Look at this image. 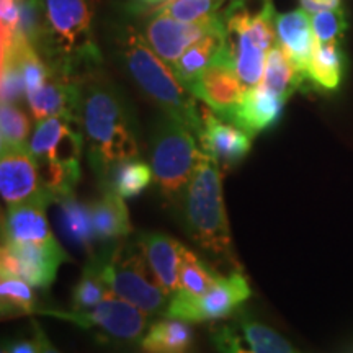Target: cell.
<instances>
[{
	"mask_svg": "<svg viewBox=\"0 0 353 353\" xmlns=\"http://www.w3.org/2000/svg\"><path fill=\"white\" fill-rule=\"evenodd\" d=\"M51 201L46 193H39L32 200L8 205L2 219V244H46L56 241L46 221V208Z\"/></svg>",
	"mask_w": 353,
	"mask_h": 353,
	"instance_id": "cell-17",
	"label": "cell"
},
{
	"mask_svg": "<svg viewBox=\"0 0 353 353\" xmlns=\"http://www.w3.org/2000/svg\"><path fill=\"white\" fill-rule=\"evenodd\" d=\"M188 90L196 99L203 100V103L213 110L218 117L232 123L247 88L237 74L236 61L228 43H224L223 50L216 54Z\"/></svg>",
	"mask_w": 353,
	"mask_h": 353,
	"instance_id": "cell-10",
	"label": "cell"
},
{
	"mask_svg": "<svg viewBox=\"0 0 353 353\" xmlns=\"http://www.w3.org/2000/svg\"><path fill=\"white\" fill-rule=\"evenodd\" d=\"M30 134V118L23 110L12 103H2L0 108V141L2 151L26 145Z\"/></svg>",
	"mask_w": 353,
	"mask_h": 353,
	"instance_id": "cell-32",
	"label": "cell"
},
{
	"mask_svg": "<svg viewBox=\"0 0 353 353\" xmlns=\"http://www.w3.org/2000/svg\"><path fill=\"white\" fill-rule=\"evenodd\" d=\"M301 6L309 15H312V13L341 7V0H301Z\"/></svg>",
	"mask_w": 353,
	"mask_h": 353,
	"instance_id": "cell-38",
	"label": "cell"
},
{
	"mask_svg": "<svg viewBox=\"0 0 353 353\" xmlns=\"http://www.w3.org/2000/svg\"><path fill=\"white\" fill-rule=\"evenodd\" d=\"M219 275L208 265H205L195 254L185 247L182 265L179 273V290L190 296H203V294L218 281Z\"/></svg>",
	"mask_w": 353,
	"mask_h": 353,
	"instance_id": "cell-30",
	"label": "cell"
},
{
	"mask_svg": "<svg viewBox=\"0 0 353 353\" xmlns=\"http://www.w3.org/2000/svg\"><path fill=\"white\" fill-rule=\"evenodd\" d=\"M0 303L3 317L30 316L38 311L37 299L30 283L17 276L3 275L0 280Z\"/></svg>",
	"mask_w": 353,
	"mask_h": 353,
	"instance_id": "cell-29",
	"label": "cell"
},
{
	"mask_svg": "<svg viewBox=\"0 0 353 353\" xmlns=\"http://www.w3.org/2000/svg\"><path fill=\"white\" fill-rule=\"evenodd\" d=\"M69 260L56 241L46 244L3 242L0 265L3 275L17 276L37 288H48L54 281L59 265Z\"/></svg>",
	"mask_w": 353,
	"mask_h": 353,
	"instance_id": "cell-13",
	"label": "cell"
},
{
	"mask_svg": "<svg viewBox=\"0 0 353 353\" xmlns=\"http://www.w3.org/2000/svg\"><path fill=\"white\" fill-rule=\"evenodd\" d=\"M252 294L249 281L241 272L219 276L203 296H190L176 290L165 307V316L188 324L219 321L232 316Z\"/></svg>",
	"mask_w": 353,
	"mask_h": 353,
	"instance_id": "cell-8",
	"label": "cell"
},
{
	"mask_svg": "<svg viewBox=\"0 0 353 353\" xmlns=\"http://www.w3.org/2000/svg\"><path fill=\"white\" fill-rule=\"evenodd\" d=\"M275 30L276 41L290 57L291 64L304 79V82H311L307 72L317 43L314 32H312L311 15L304 8L291 10L288 13H278L275 19Z\"/></svg>",
	"mask_w": 353,
	"mask_h": 353,
	"instance_id": "cell-19",
	"label": "cell"
},
{
	"mask_svg": "<svg viewBox=\"0 0 353 353\" xmlns=\"http://www.w3.org/2000/svg\"><path fill=\"white\" fill-rule=\"evenodd\" d=\"M20 25V6L13 0L0 2V33H2V54H6L15 46L19 37Z\"/></svg>",
	"mask_w": 353,
	"mask_h": 353,
	"instance_id": "cell-37",
	"label": "cell"
},
{
	"mask_svg": "<svg viewBox=\"0 0 353 353\" xmlns=\"http://www.w3.org/2000/svg\"><path fill=\"white\" fill-rule=\"evenodd\" d=\"M13 2H20V0H13Z\"/></svg>",
	"mask_w": 353,
	"mask_h": 353,
	"instance_id": "cell-43",
	"label": "cell"
},
{
	"mask_svg": "<svg viewBox=\"0 0 353 353\" xmlns=\"http://www.w3.org/2000/svg\"><path fill=\"white\" fill-rule=\"evenodd\" d=\"M97 176H99L100 187L113 188L125 200L141 195L154 180L151 165L139 161L138 157L110 165L107 170Z\"/></svg>",
	"mask_w": 353,
	"mask_h": 353,
	"instance_id": "cell-25",
	"label": "cell"
},
{
	"mask_svg": "<svg viewBox=\"0 0 353 353\" xmlns=\"http://www.w3.org/2000/svg\"><path fill=\"white\" fill-rule=\"evenodd\" d=\"M311 25L317 43H341L348 28L345 13L341 7L312 13Z\"/></svg>",
	"mask_w": 353,
	"mask_h": 353,
	"instance_id": "cell-35",
	"label": "cell"
},
{
	"mask_svg": "<svg viewBox=\"0 0 353 353\" xmlns=\"http://www.w3.org/2000/svg\"><path fill=\"white\" fill-rule=\"evenodd\" d=\"M33 327H34V341H37V343H38L39 353H59L54 348V345L50 342L48 335L43 332V329L39 327L34 321H33Z\"/></svg>",
	"mask_w": 353,
	"mask_h": 353,
	"instance_id": "cell-40",
	"label": "cell"
},
{
	"mask_svg": "<svg viewBox=\"0 0 353 353\" xmlns=\"http://www.w3.org/2000/svg\"><path fill=\"white\" fill-rule=\"evenodd\" d=\"M101 196L90 205L92 219L99 241L113 242L125 239L132 231L125 198L110 187H100Z\"/></svg>",
	"mask_w": 353,
	"mask_h": 353,
	"instance_id": "cell-23",
	"label": "cell"
},
{
	"mask_svg": "<svg viewBox=\"0 0 353 353\" xmlns=\"http://www.w3.org/2000/svg\"><path fill=\"white\" fill-rule=\"evenodd\" d=\"M154 13L156 15L145 25L144 37L149 46L170 68H174V64L192 44L200 41L206 34L218 32L226 25V13H218V15L198 21H180L165 13Z\"/></svg>",
	"mask_w": 353,
	"mask_h": 353,
	"instance_id": "cell-11",
	"label": "cell"
},
{
	"mask_svg": "<svg viewBox=\"0 0 353 353\" xmlns=\"http://www.w3.org/2000/svg\"><path fill=\"white\" fill-rule=\"evenodd\" d=\"M252 136L234 123L218 117L211 108L201 110V130L198 143L223 169H231L244 161L252 148Z\"/></svg>",
	"mask_w": 353,
	"mask_h": 353,
	"instance_id": "cell-15",
	"label": "cell"
},
{
	"mask_svg": "<svg viewBox=\"0 0 353 353\" xmlns=\"http://www.w3.org/2000/svg\"><path fill=\"white\" fill-rule=\"evenodd\" d=\"M244 3H231L226 13V43L236 61L237 74L249 90L262 82L267 52L276 44L272 0H263L257 12L244 10Z\"/></svg>",
	"mask_w": 353,
	"mask_h": 353,
	"instance_id": "cell-6",
	"label": "cell"
},
{
	"mask_svg": "<svg viewBox=\"0 0 353 353\" xmlns=\"http://www.w3.org/2000/svg\"><path fill=\"white\" fill-rule=\"evenodd\" d=\"M228 2H231V3H244V0H228ZM231 3H229V6H231Z\"/></svg>",
	"mask_w": 353,
	"mask_h": 353,
	"instance_id": "cell-42",
	"label": "cell"
},
{
	"mask_svg": "<svg viewBox=\"0 0 353 353\" xmlns=\"http://www.w3.org/2000/svg\"><path fill=\"white\" fill-rule=\"evenodd\" d=\"M226 2L228 0H169L156 7L154 12L165 13L180 21H198L218 15L219 8Z\"/></svg>",
	"mask_w": 353,
	"mask_h": 353,
	"instance_id": "cell-34",
	"label": "cell"
},
{
	"mask_svg": "<svg viewBox=\"0 0 353 353\" xmlns=\"http://www.w3.org/2000/svg\"><path fill=\"white\" fill-rule=\"evenodd\" d=\"M0 92H2V103L17 105L26 97V85L19 59L13 54L2 56V81H0Z\"/></svg>",
	"mask_w": 353,
	"mask_h": 353,
	"instance_id": "cell-36",
	"label": "cell"
},
{
	"mask_svg": "<svg viewBox=\"0 0 353 353\" xmlns=\"http://www.w3.org/2000/svg\"><path fill=\"white\" fill-rule=\"evenodd\" d=\"M224 43H226V25L218 32L206 34L200 41L192 44L174 64L172 70H174L175 76L179 77V81L183 83L187 90L192 87V83L196 81L203 70L208 68L216 54L223 50Z\"/></svg>",
	"mask_w": 353,
	"mask_h": 353,
	"instance_id": "cell-24",
	"label": "cell"
},
{
	"mask_svg": "<svg viewBox=\"0 0 353 353\" xmlns=\"http://www.w3.org/2000/svg\"><path fill=\"white\" fill-rule=\"evenodd\" d=\"M81 87V126L88 157L99 175L110 165L138 157V131L125 97L95 74L83 77Z\"/></svg>",
	"mask_w": 353,
	"mask_h": 353,
	"instance_id": "cell-1",
	"label": "cell"
},
{
	"mask_svg": "<svg viewBox=\"0 0 353 353\" xmlns=\"http://www.w3.org/2000/svg\"><path fill=\"white\" fill-rule=\"evenodd\" d=\"M0 193L7 205L32 200L41 192L39 164L28 145L2 151Z\"/></svg>",
	"mask_w": 353,
	"mask_h": 353,
	"instance_id": "cell-16",
	"label": "cell"
},
{
	"mask_svg": "<svg viewBox=\"0 0 353 353\" xmlns=\"http://www.w3.org/2000/svg\"><path fill=\"white\" fill-rule=\"evenodd\" d=\"M211 342L219 353H301L283 335L237 309L232 321L211 329Z\"/></svg>",
	"mask_w": 353,
	"mask_h": 353,
	"instance_id": "cell-12",
	"label": "cell"
},
{
	"mask_svg": "<svg viewBox=\"0 0 353 353\" xmlns=\"http://www.w3.org/2000/svg\"><path fill=\"white\" fill-rule=\"evenodd\" d=\"M100 275L114 296L131 303L145 314H156L167 304V293L149 268L143 249L136 244H118L95 254Z\"/></svg>",
	"mask_w": 353,
	"mask_h": 353,
	"instance_id": "cell-7",
	"label": "cell"
},
{
	"mask_svg": "<svg viewBox=\"0 0 353 353\" xmlns=\"http://www.w3.org/2000/svg\"><path fill=\"white\" fill-rule=\"evenodd\" d=\"M113 296L107 283L100 275L99 265L90 260L85 268H83L81 280L74 286L72 291V306L76 311H83L99 306L101 301Z\"/></svg>",
	"mask_w": 353,
	"mask_h": 353,
	"instance_id": "cell-31",
	"label": "cell"
},
{
	"mask_svg": "<svg viewBox=\"0 0 353 353\" xmlns=\"http://www.w3.org/2000/svg\"><path fill=\"white\" fill-rule=\"evenodd\" d=\"M286 100L288 99L273 94L262 83H259L245 92L232 123L254 138L259 132L270 130L280 121Z\"/></svg>",
	"mask_w": 353,
	"mask_h": 353,
	"instance_id": "cell-21",
	"label": "cell"
},
{
	"mask_svg": "<svg viewBox=\"0 0 353 353\" xmlns=\"http://www.w3.org/2000/svg\"><path fill=\"white\" fill-rule=\"evenodd\" d=\"M219 164L205 152L183 193V216L188 234L201 249L231 257L232 239L224 208Z\"/></svg>",
	"mask_w": 353,
	"mask_h": 353,
	"instance_id": "cell-4",
	"label": "cell"
},
{
	"mask_svg": "<svg viewBox=\"0 0 353 353\" xmlns=\"http://www.w3.org/2000/svg\"><path fill=\"white\" fill-rule=\"evenodd\" d=\"M262 85L273 94L290 99L298 88H301L304 79L299 76L298 70L291 64L290 57L286 56L283 48L276 44L267 52V59H265V69L262 77Z\"/></svg>",
	"mask_w": 353,
	"mask_h": 353,
	"instance_id": "cell-27",
	"label": "cell"
},
{
	"mask_svg": "<svg viewBox=\"0 0 353 353\" xmlns=\"http://www.w3.org/2000/svg\"><path fill=\"white\" fill-rule=\"evenodd\" d=\"M19 34L37 48L43 50L46 41V12L43 0H20Z\"/></svg>",
	"mask_w": 353,
	"mask_h": 353,
	"instance_id": "cell-33",
	"label": "cell"
},
{
	"mask_svg": "<svg viewBox=\"0 0 353 353\" xmlns=\"http://www.w3.org/2000/svg\"><path fill=\"white\" fill-rule=\"evenodd\" d=\"M345 70V54L341 43H316L309 65V81L325 90L341 85Z\"/></svg>",
	"mask_w": 353,
	"mask_h": 353,
	"instance_id": "cell-28",
	"label": "cell"
},
{
	"mask_svg": "<svg viewBox=\"0 0 353 353\" xmlns=\"http://www.w3.org/2000/svg\"><path fill=\"white\" fill-rule=\"evenodd\" d=\"M114 43L117 54L136 85L164 114L187 126L198 139L201 130V110L196 107L195 95L185 88L170 65L149 46L145 37L134 26L123 25L118 30Z\"/></svg>",
	"mask_w": 353,
	"mask_h": 353,
	"instance_id": "cell-2",
	"label": "cell"
},
{
	"mask_svg": "<svg viewBox=\"0 0 353 353\" xmlns=\"http://www.w3.org/2000/svg\"><path fill=\"white\" fill-rule=\"evenodd\" d=\"M136 2L144 3V6H156V7H159V6H162V3L169 2V0H136Z\"/></svg>",
	"mask_w": 353,
	"mask_h": 353,
	"instance_id": "cell-41",
	"label": "cell"
},
{
	"mask_svg": "<svg viewBox=\"0 0 353 353\" xmlns=\"http://www.w3.org/2000/svg\"><path fill=\"white\" fill-rule=\"evenodd\" d=\"M30 112L37 121L65 117L81 121V87L72 77L52 70L51 77L37 92L26 97Z\"/></svg>",
	"mask_w": 353,
	"mask_h": 353,
	"instance_id": "cell-18",
	"label": "cell"
},
{
	"mask_svg": "<svg viewBox=\"0 0 353 353\" xmlns=\"http://www.w3.org/2000/svg\"><path fill=\"white\" fill-rule=\"evenodd\" d=\"M79 125V120H70L65 117H51L38 121L28 144L30 151L38 162H81L85 136Z\"/></svg>",
	"mask_w": 353,
	"mask_h": 353,
	"instance_id": "cell-14",
	"label": "cell"
},
{
	"mask_svg": "<svg viewBox=\"0 0 353 353\" xmlns=\"http://www.w3.org/2000/svg\"><path fill=\"white\" fill-rule=\"evenodd\" d=\"M193 343V329L180 319H162L154 322L141 347L149 353H185Z\"/></svg>",
	"mask_w": 353,
	"mask_h": 353,
	"instance_id": "cell-26",
	"label": "cell"
},
{
	"mask_svg": "<svg viewBox=\"0 0 353 353\" xmlns=\"http://www.w3.org/2000/svg\"><path fill=\"white\" fill-rule=\"evenodd\" d=\"M56 203V219L64 239H68L69 244L85 250L90 257H94L95 244L99 242V237H97L94 219H92L90 205H83L74 196V193L57 198Z\"/></svg>",
	"mask_w": 353,
	"mask_h": 353,
	"instance_id": "cell-22",
	"label": "cell"
},
{
	"mask_svg": "<svg viewBox=\"0 0 353 353\" xmlns=\"http://www.w3.org/2000/svg\"><path fill=\"white\" fill-rule=\"evenodd\" d=\"M46 12V41L39 54L52 70L72 77L100 64L95 43V0H43Z\"/></svg>",
	"mask_w": 353,
	"mask_h": 353,
	"instance_id": "cell-3",
	"label": "cell"
},
{
	"mask_svg": "<svg viewBox=\"0 0 353 353\" xmlns=\"http://www.w3.org/2000/svg\"><path fill=\"white\" fill-rule=\"evenodd\" d=\"M2 353H39V348L37 341H17L3 345Z\"/></svg>",
	"mask_w": 353,
	"mask_h": 353,
	"instance_id": "cell-39",
	"label": "cell"
},
{
	"mask_svg": "<svg viewBox=\"0 0 353 353\" xmlns=\"http://www.w3.org/2000/svg\"><path fill=\"white\" fill-rule=\"evenodd\" d=\"M39 314H48L81 325L87 330H97L101 342L130 343L138 341L145 329V312L118 296H110L99 306L83 311H56L38 309Z\"/></svg>",
	"mask_w": 353,
	"mask_h": 353,
	"instance_id": "cell-9",
	"label": "cell"
},
{
	"mask_svg": "<svg viewBox=\"0 0 353 353\" xmlns=\"http://www.w3.org/2000/svg\"><path fill=\"white\" fill-rule=\"evenodd\" d=\"M187 126L164 114L152 128L149 139L151 169L165 200L179 201L205 151Z\"/></svg>",
	"mask_w": 353,
	"mask_h": 353,
	"instance_id": "cell-5",
	"label": "cell"
},
{
	"mask_svg": "<svg viewBox=\"0 0 353 353\" xmlns=\"http://www.w3.org/2000/svg\"><path fill=\"white\" fill-rule=\"evenodd\" d=\"M138 244L156 281L167 296H172L179 290V273L185 247L162 232L141 234Z\"/></svg>",
	"mask_w": 353,
	"mask_h": 353,
	"instance_id": "cell-20",
	"label": "cell"
}]
</instances>
